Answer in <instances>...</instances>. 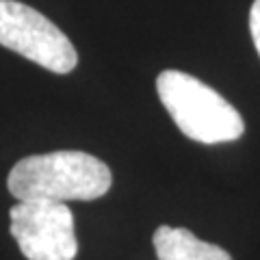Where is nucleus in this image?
I'll list each match as a JSON object with an SVG mask.
<instances>
[{
	"label": "nucleus",
	"instance_id": "f257e3e1",
	"mask_svg": "<svg viewBox=\"0 0 260 260\" xmlns=\"http://www.w3.org/2000/svg\"><path fill=\"white\" fill-rule=\"evenodd\" d=\"M111 182L113 176L107 162L76 150L32 154L15 162L7 178L9 193L18 202L50 200L63 204L102 198L109 193Z\"/></svg>",
	"mask_w": 260,
	"mask_h": 260
},
{
	"label": "nucleus",
	"instance_id": "f03ea898",
	"mask_svg": "<svg viewBox=\"0 0 260 260\" xmlns=\"http://www.w3.org/2000/svg\"><path fill=\"white\" fill-rule=\"evenodd\" d=\"M156 91L180 133L193 141L215 145L237 141L245 133L241 113L213 87L186 72H160Z\"/></svg>",
	"mask_w": 260,
	"mask_h": 260
},
{
	"label": "nucleus",
	"instance_id": "7ed1b4c3",
	"mask_svg": "<svg viewBox=\"0 0 260 260\" xmlns=\"http://www.w3.org/2000/svg\"><path fill=\"white\" fill-rule=\"evenodd\" d=\"M0 46L54 74H70L78 63L68 35L46 15L18 0H0Z\"/></svg>",
	"mask_w": 260,
	"mask_h": 260
},
{
	"label": "nucleus",
	"instance_id": "20e7f679",
	"mask_svg": "<svg viewBox=\"0 0 260 260\" xmlns=\"http://www.w3.org/2000/svg\"><path fill=\"white\" fill-rule=\"evenodd\" d=\"M11 237L28 260H74L78 241L74 215L68 204L50 200H24L9 210Z\"/></svg>",
	"mask_w": 260,
	"mask_h": 260
},
{
	"label": "nucleus",
	"instance_id": "39448f33",
	"mask_svg": "<svg viewBox=\"0 0 260 260\" xmlns=\"http://www.w3.org/2000/svg\"><path fill=\"white\" fill-rule=\"evenodd\" d=\"M152 243L158 260H232L223 247L200 241L186 228L160 225Z\"/></svg>",
	"mask_w": 260,
	"mask_h": 260
},
{
	"label": "nucleus",
	"instance_id": "423d86ee",
	"mask_svg": "<svg viewBox=\"0 0 260 260\" xmlns=\"http://www.w3.org/2000/svg\"><path fill=\"white\" fill-rule=\"evenodd\" d=\"M249 32H251V39H254V46H256L258 56H260V0H254V5H251V11H249Z\"/></svg>",
	"mask_w": 260,
	"mask_h": 260
}]
</instances>
